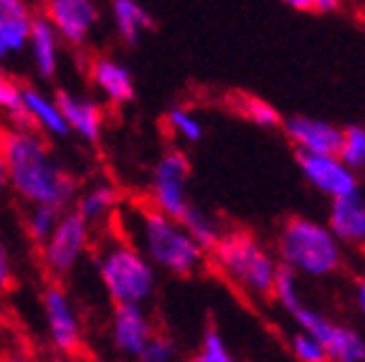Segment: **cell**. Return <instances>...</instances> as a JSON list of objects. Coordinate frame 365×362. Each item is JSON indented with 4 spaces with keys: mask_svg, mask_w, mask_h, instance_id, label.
Masks as SVG:
<instances>
[{
    "mask_svg": "<svg viewBox=\"0 0 365 362\" xmlns=\"http://www.w3.org/2000/svg\"><path fill=\"white\" fill-rule=\"evenodd\" d=\"M89 236L91 228L86 226L84 218L74 208L63 210L51 236L41 244V261L46 272L53 279L68 276L89 249Z\"/></svg>",
    "mask_w": 365,
    "mask_h": 362,
    "instance_id": "cell-6",
    "label": "cell"
},
{
    "mask_svg": "<svg viewBox=\"0 0 365 362\" xmlns=\"http://www.w3.org/2000/svg\"><path fill=\"white\" fill-rule=\"evenodd\" d=\"M272 294H274V299L284 306L287 314L302 304V296H299V284H297V274L292 272L289 267H284V264H279V267H277Z\"/></svg>",
    "mask_w": 365,
    "mask_h": 362,
    "instance_id": "cell-26",
    "label": "cell"
},
{
    "mask_svg": "<svg viewBox=\"0 0 365 362\" xmlns=\"http://www.w3.org/2000/svg\"><path fill=\"white\" fill-rule=\"evenodd\" d=\"M178 357V347L175 342L170 340V337H165V334H153L148 340V345H145L143 355H140V360L143 362H170Z\"/></svg>",
    "mask_w": 365,
    "mask_h": 362,
    "instance_id": "cell-31",
    "label": "cell"
},
{
    "mask_svg": "<svg viewBox=\"0 0 365 362\" xmlns=\"http://www.w3.org/2000/svg\"><path fill=\"white\" fill-rule=\"evenodd\" d=\"M178 221L185 226V231H188L190 236H193L205 251L211 249V246L218 241V236H221V228H218V223L213 221V218L205 213V210H200L198 205H193V203L188 205V210H185V213H182Z\"/></svg>",
    "mask_w": 365,
    "mask_h": 362,
    "instance_id": "cell-22",
    "label": "cell"
},
{
    "mask_svg": "<svg viewBox=\"0 0 365 362\" xmlns=\"http://www.w3.org/2000/svg\"><path fill=\"white\" fill-rule=\"evenodd\" d=\"M43 18L58 38L71 46H84L99 23L97 0H43Z\"/></svg>",
    "mask_w": 365,
    "mask_h": 362,
    "instance_id": "cell-9",
    "label": "cell"
},
{
    "mask_svg": "<svg viewBox=\"0 0 365 362\" xmlns=\"http://www.w3.org/2000/svg\"><path fill=\"white\" fill-rule=\"evenodd\" d=\"M31 23L34 13L26 0H0V63L26 51Z\"/></svg>",
    "mask_w": 365,
    "mask_h": 362,
    "instance_id": "cell-15",
    "label": "cell"
},
{
    "mask_svg": "<svg viewBox=\"0 0 365 362\" xmlns=\"http://www.w3.org/2000/svg\"><path fill=\"white\" fill-rule=\"evenodd\" d=\"M132 246L155 269H163L173 276H190L205 261V249L185 231V226L153 203L135 208Z\"/></svg>",
    "mask_w": 365,
    "mask_h": 362,
    "instance_id": "cell-2",
    "label": "cell"
},
{
    "mask_svg": "<svg viewBox=\"0 0 365 362\" xmlns=\"http://www.w3.org/2000/svg\"><path fill=\"white\" fill-rule=\"evenodd\" d=\"M53 96H56L58 109H61L63 119H66L68 132L76 135L79 140L89 142V145H97L104 130V112L97 99L74 94V91L66 89H58Z\"/></svg>",
    "mask_w": 365,
    "mask_h": 362,
    "instance_id": "cell-13",
    "label": "cell"
},
{
    "mask_svg": "<svg viewBox=\"0 0 365 362\" xmlns=\"http://www.w3.org/2000/svg\"><path fill=\"white\" fill-rule=\"evenodd\" d=\"M337 157L342 162L353 167L355 172L365 167V127L360 125H350L342 130V142L340 150H337Z\"/></svg>",
    "mask_w": 365,
    "mask_h": 362,
    "instance_id": "cell-24",
    "label": "cell"
},
{
    "mask_svg": "<svg viewBox=\"0 0 365 362\" xmlns=\"http://www.w3.org/2000/svg\"><path fill=\"white\" fill-rule=\"evenodd\" d=\"M355 304H358V309L363 311L365 317V279H360L358 286H355Z\"/></svg>",
    "mask_w": 365,
    "mask_h": 362,
    "instance_id": "cell-35",
    "label": "cell"
},
{
    "mask_svg": "<svg viewBox=\"0 0 365 362\" xmlns=\"http://www.w3.org/2000/svg\"><path fill=\"white\" fill-rule=\"evenodd\" d=\"M289 350H292V355H294V360H299V362H327L322 342L314 340L312 334L302 332V329L289 337Z\"/></svg>",
    "mask_w": 365,
    "mask_h": 362,
    "instance_id": "cell-30",
    "label": "cell"
},
{
    "mask_svg": "<svg viewBox=\"0 0 365 362\" xmlns=\"http://www.w3.org/2000/svg\"><path fill=\"white\" fill-rule=\"evenodd\" d=\"M279 3L302 13H332L340 8V0H279Z\"/></svg>",
    "mask_w": 365,
    "mask_h": 362,
    "instance_id": "cell-32",
    "label": "cell"
},
{
    "mask_svg": "<svg viewBox=\"0 0 365 362\" xmlns=\"http://www.w3.org/2000/svg\"><path fill=\"white\" fill-rule=\"evenodd\" d=\"M327 228L340 244L365 246V198L358 190L332 198Z\"/></svg>",
    "mask_w": 365,
    "mask_h": 362,
    "instance_id": "cell-17",
    "label": "cell"
},
{
    "mask_svg": "<svg viewBox=\"0 0 365 362\" xmlns=\"http://www.w3.org/2000/svg\"><path fill=\"white\" fill-rule=\"evenodd\" d=\"M239 112L249 119L251 125L262 127V130H274V127L282 125L279 112H277L272 104L257 99V96H241V99H239Z\"/></svg>",
    "mask_w": 365,
    "mask_h": 362,
    "instance_id": "cell-28",
    "label": "cell"
},
{
    "mask_svg": "<svg viewBox=\"0 0 365 362\" xmlns=\"http://www.w3.org/2000/svg\"><path fill=\"white\" fill-rule=\"evenodd\" d=\"M155 334L153 322H150L145 304H114L112 314V337L114 350L132 360H140L148 340Z\"/></svg>",
    "mask_w": 365,
    "mask_h": 362,
    "instance_id": "cell-11",
    "label": "cell"
},
{
    "mask_svg": "<svg viewBox=\"0 0 365 362\" xmlns=\"http://www.w3.org/2000/svg\"><path fill=\"white\" fill-rule=\"evenodd\" d=\"M97 274L112 304H145L158 286V269L127 241L102 251Z\"/></svg>",
    "mask_w": 365,
    "mask_h": 362,
    "instance_id": "cell-5",
    "label": "cell"
},
{
    "mask_svg": "<svg viewBox=\"0 0 365 362\" xmlns=\"http://www.w3.org/2000/svg\"><path fill=\"white\" fill-rule=\"evenodd\" d=\"M0 152L8 167L11 192H16L23 203L56 205L61 210L71 208L79 192V180L58 162L38 130H8L0 137Z\"/></svg>",
    "mask_w": 365,
    "mask_h": 362,
    "instance_id": "cell-1",
    "label": "cell"
},
{
    "mask_svg": "<svg viewBox=\"0 0 365 362\" xmlns=\"http://www.w3.org/2000/svg\"><path fill=\"white\" fill-rule=\"evenodd\" d=\"M120 205V190L112 182H97V185L86 187L84 192H76L71 208L86 221V226H102L109 215Z\"/></svg>",
    "mask_w": 365,
    "mask_h": 362,
    "instance_id": "cell-19",
    "label": "cell"
},
{
    "mask_svg": "<svg viewBox=\"0 0 365 362\" xmlns=\"http://www.w3.org/2000/svg\"><path fill=\"white\" fill-rule=\"evenodd\" d=\"M322 347H325L327 360L332 362H365V337L345 324L332 322V329Z\"/></svg>",
    "mask_w": 365,
    "mask_h": 362,
    "instance_id": "cell-21",
    "label": "cell"
},
{
    "mask_svg": "<svg viewBox=\"0 0 365 362\" xmlns=\"http://www.w3.org/2000/svg\"><path fill=\"white\" fill-rule=\"evenodd\" d=\"M13 284V259H11V251H8L6 241L0 236V294L8 291Z\"/></svg>",
    "mask_w": 365,
    "mask_h": 362,
    "instance_id": "cell-33",
    "label": "cell"
},
{
    "mask_svg": "<svg viewBox=\"0 0 365 362\" xmlns=\"http://www.w3.org/2000/svg\"><path fill=\"white\" fill-rule=\"evenodd\" d=\"M363 18H365V8H363Z\"/></svg>",
    "mask_w": 365,
    "mask_h": 362,
    "instance_id": "cell-36",
    "label": "cell"
},
{
    "mask_svg": "<svg viewBox=\"0 0 365 362\" xmlns=\"http://www.w3.org/2000/svg\"><path fill=\"white\" fill-rule=\"evenodd\" d=\"M190 160L182 150H168L160 155L150 177V200L163 213L180 218L190 205L188 198Z\"/></svg>",
    "mask_w": 365,
    "mask_h": 362,
    "instance_id": "cell-7",
    "label": "cell"
},
{
    "mask_svg": "<svg viewBox=\"0 0 365 362\" xmlns=\"http://www.w3.org/2000/svg\"><path fill=\"white\" fill-rule=\"evenodd\" d=\"M0 112L8 114L13 127H29V122H26L23 109H21V86L3 71V66H0ZM31 130H34V127H31Z\"/></svg>",
    "mask_w": 365,
    "mask_h": 362,
    "instance_id": "cell-27",
    "label": "cell"
},
{
    "mask_svg": "<svg viewBox=\"0 0 365 362\" xmlns=\"http://www.w3.org/2000/svg\"><path fill=\"white\" fill-rule=\"evenodd\" d=\"M41 306H43L46 332H48L51 345L61 355H76L81 350V319L68 294L58 284H51L43 289Z\"/></svg>",
    "mask_w": 365,
    "mask_h": 362,
    "instance_id": "cell-8",
    "label": "cell"
},
{
    "mask_svg": "<svg viewBox=\"0 0 365 362\" xmlns=\"http://www.w3.org/2000/svg\"><path fill=\"white\" fill-rule=\"evenodd\" d=\"M58 46H61V38L53 31V26L46 21L43 16H34V23H31V33H29V53L31 61L36 66V74L43 81H51L58 71Z\"/></svg>",
    "mask_w": 365,
    "mask_h": 362,
    "instance_id": "cell-18",
    "label": "cell"
},
{
    "mask_svg": "<svg viewBox=\"0 0 365 362\" xmlns=\"http://www.w3.org/2000/svg\"><path fill=\"white\" fill-rule=\"evenodd\" d=\"M168 127L175 137H180L185 145H198L203 140V122L195 117L190 109L185 107H173L168 112Z\"/></svg>",
    "mask_w": 365,
    "mask_h": 362,
    "instance_id": "cell-25",
    "label": "cell"
},
{
    "mask_svg": "<svg viewBox=\"0 0 365 362\" xmlns=\"http://www.w3.org/2000/svg\"><path fill=\"white\" fill-rule=\"evenodd\" d=\"M89 79L109 104H127L135 99V76L120 58L97 56L89 66Z\"/></svg>",
    "mask_w": 365,
    "mask_h": 362,
    "instance_id": "cell-14",
    "label": "cell"
},
{
    "mask_svg": "<svg viewBox=\"0 0 365 362\" xmlns=\"http://www.w3.org/2000/svg\"><path fill=\"white\" fill-rule=\"evenodd\" d=\"M297 165H299L304 180L317 192L327 195L330 200L358 190V175H355V170L342 162L337 155L297 152Z\"/></svg>",
    "mask_w": 365,
    "mask_h": 362,
    "instance_id": "cell-10",
    "label": "cell"
},
{
    "mask_svg": "<svg viewBox=\"0 0 365 362\" xmlns=\"http://www.w3.org/2000/svg\"><path fill=\"white\" fill-rule=\"evenodd\" d=\"M287 137L297 148V152H317V155H337L342 142V130L327 119L309 117V114H294L282 119Z\"/></svg>",
    "mask_w": 365,
    "mask_h": 362,
    "instance_id": "cell-12",
    "label": "cell"
},
{
    "mask_svg": "<svg viewBox=\"0 0 365 362\" xmlns=\"http://www.w3.org/2000/svg\"><path fill=\"white\" fill-rule=\"evenodd\" d=\"M21 109L29 127L38 130L41 135L58 137V140L71 135L66 127V119H63L61 109L56 104V96L43 94L34 86H21Z\"/></svg>",
    "mask_w": 365,
    "mask_h": 362,
    "instance_id": "cell-16",
    "label": "cell"
},
{
    "mask_svg": "<svg viewBox=\"0 0 365 362\" xmlns=\"http://www.w3.org/2000/svg\"><path fill=\"white\" fill-rule=\"evenodd\" d=\"M112 21L117 36L127 46H137L140 38L155 26L150 11H145L140 0H112Z\"/></svg>",
    "mask_w": 365,
    "mask_h": 362,
    "instance_id": "cell-20",
    "label": "cell"
},
{
    "mask_svg": "<svg viewBox=\"0 0 365 362\" xmlns=\"http://www.w3.org/2000/svg\"><path fill=\"white\" fill-rule=\"evenodd\" d=\"M195 360L198 362H231L234 360V355H231V350H228L226 340H223V334L218 332L213 324L203 329V337H200Z\"/></svg>",
    "mask_w": 365,
    "mask_h": 362,
    "instance_id": "cell-29",
    "label": "cell"
},
{
    "mask_svg": "<svg viewBox=\"0 0 365 362\" xmlns=\"http://www.w3.org/2000/svg\"><path fill=\"white\" fill-rule=\"evenodd\" d=\"M218 269L226 274L236 286L251 299H267L272 296L274 274L279 261L274 259L259 238L246 231L221 233L211 246Z\"/></svg>",
    "mask_w": 365,
    "mask_h": 362,
    "instance_id": "cell-4",
    "label": "cell"
},
{
    "mask_svg": "<svg viewBox=\"0 0 365 362\" xmlns=\"http://www.w3.org/2000/svg\"><path fill=\"white\" fill-rule=\"evenodd\" d=\"M279 264L299 276H330L342 264V244L327 226L309 218H289L277 241Z\"/></svg>",
    "mask_w": 365,
    "mask_h": 362,
    "instance_id": "cell-3",
    "label": "cell"
},
{
    "mask_svg": "<svg viewBox=\"0 0 365 362\" xmlns=\"http://www.w3.org/2000/svg\"><path fill=\"white\" fill-rule=\"evenodd\" d=\"M61 213L63 210L56 208V205H29V210H26V231H29L31 241L38 246L43 244L46 238L51 236L53 228H56Z\"/></svg>",
    "mask_w": 365,
    "mask_h": 362,
    "instance_id": "cell-23",
    "label": "cell"
},
{
    "mask_svg": "<svg viewBox=\"0 0 365 362\" xmlns=\"http://www.w3.org/2000/svg\"><path fill=\"white\" fill-rule=\"evenodd\" d=\"M8 192H11V180H8L6 160H3V152H0V203L8 198Z\"/></svg>",
    "mask_w": 365,
    "mask_h": 362,
    "instance_id": "cell-34",
    "label": "cell"
}]
</instances>
